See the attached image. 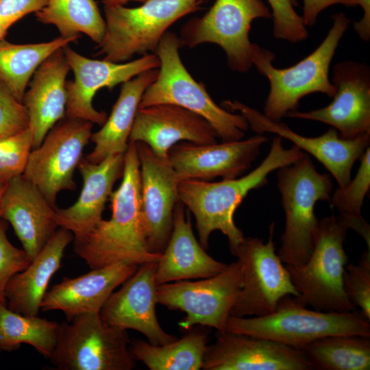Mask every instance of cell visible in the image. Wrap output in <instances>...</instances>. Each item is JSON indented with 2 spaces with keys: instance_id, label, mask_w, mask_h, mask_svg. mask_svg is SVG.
Instances as JSON below:
<instances>
[{
  "instance_id": "6da1fadb",
  "label": "cell",
  "mask_w": 370,
  "mask_h": 370,
  "mask_svg": "<svg viewBox=\"0 0 370 370\" xmlns=\"http://www.w3.org/2000/svg\"><path fill=\"white\" fill-rule=\"evenodd\" d=\"M111 217L103 219L86 236L73 238L74 252L91 269L119 262H157L161 254L147 246L141 216L140 165L137 144L129 141L120 186L112 191Z\"/></svg>"
},
{
  "instance_id": "f35d334b",
  "label": "cell",
  "mask_w": 370,
  "mask_h": 370,
  "mask_svg": "<svg viewBox=\"0 0 370 370\" xmlns=\"http://www.w3.org/2000/svg\"><path fill=\"white\" fill-rule=\"evenodd\" d=\"M29 127L27 112L0 82V138L17 134Z\"/></svg>"
},
{
  "instance_id": "1f68e13d",
  "label": "cell",
  "mask_w": 370,
  "mask_h": 370,
  "mask_svg": "<svg viewBox=\"0 0 370 370\" xmlns=\"http://www.w3.org/2000/svg\"><path fill=\"white\" fill-rule=\"evenodd\" d=\"M321 370L370 369V339L356 335H335L317 339L301 349Z\"/></svg>"
},
{
  "instance_id": "ac0fdd59",
  "label": "cell",
  "mask_w": 370,
  "mask_h": 370,
  "mask_svg": "<svg viewBox=\"0 0 370 370\" xmlns=\"http://www.w3.org/2000/svg\"><path fill=\"white\" fill-rule=\"evenodd\" d=\"M267 141L262 134L246 140L198 145L180 142L169 150L168 159L178 180H232L245 173Z\"/></svg>"
},
{
  "instance_id": "d590c367",
  "label": "cell",
  "mask_w": 370,
  "mask_h": 370,
  "mask_svg": "<svg viewBox=\"0 0 370 370\" xmlns=\"http://www.w3.org/2000/svg\"><path fill=\"white\" fill-rule=\"evenodd\" d=\"M343 287L351 303L370 321V250L362 254L358 264H346Z\"/></svg>"
},
{
  "instance_id": "83f0119b",
  "label": "cell",
  "mask_w": 370,
  "mask_h": 370,
  "mask_svg": "<svg viewBox=\"0 0 370 370\" xmlns=\"http://www.w3.org/2000/svg\"><path fill=\"white\" fill-rule=\"evenodd\" d=\"M158 73V69H151L121 84L110 116L102 127L91 134L95 146L85 158L88 161L99 163L110 156L125 153L143 95Z\"/></svg>"
},
{
  "instance_id": "9c48e42d",
  "label": "cell",
  "mask_w": 370,
  "mask_h": 370,
  "mask_svg": "<svg viewBox=\"0 0 370 370\" xmlns=\"http://www.w3.org/2000/svg\"><path fill=\"white\" fill-rule=\"evenodd\" d=\"M126 330L87 313L60 323L49 358L60 370H131L136 365Z\"/></svg>"
},
{
  "instance_id": "44dd1931",
  "label": "cell",
  "mask_w": 370,
  "mask_h": 370,
  "mask_svg": "<svg viewBox=\"0 0 370 370\" xmlns=\"http://www.w3.org/2000/svg\"><path fill=\"white\" fill-rule=\"evenodd\" d=\"M217 137L201 116L175 105L157 104L138 108L129 141L143 143L157 156L168 159L170 149L178 143L208 145L217 143Z\"/></svg>"
},
{
  "instance_id": "7bdbcfd3",
  "label": "cell",
  "mask_w": 370,
  "mask_h": 370,
  "mask_svg": "<svg viewBox=\"0 0 370 370\" xmlns=\"http://www.w3.org/2000/svg\"><path fill=\"white\" fill-rule=\"evenodd\" d=\"M104 5H124L130 1H138L145 2L147 0H101Z\"/></svg>"
},
{
  "instance_id": "8d00e7d4",
  "label": "cell",
  "mask_w": 370,
  "mask_h": 370,
  "mask_svg": "<svg viewBox=\"0 0 370 370\" xmlns=\"http://www.w3.org/2000/svg\"><path fill=\"white\" fill-rule=\"evenodd\" d=\"M271 8L273 36L275 38L297 43L305 40L308 32L302 16L295 10L296 0H267Z\"/></svg>"
},
{
  "instance_id": "2e32d148",
  "label": "cell",
  "mask_w": 370,
  "mask_h": 370,
  "mask_svg": "<svg viewBox=\"0 0 370 370\" xmlns=\"http://www.w3.org/2000/svg\"><path fill=\"white\" fill-rule=\"evenodd\" d=\"M331 82L335 92L329 105L308 112L295 110L286 116L328 124L344 139L370 133L369 66L351 60L338 62L334 66Z\"/></svg>"
},
{
  "instance_id": "4fadbf2b",
  "label": "cell",
  "mask_w": 370,
  "mask_h": 370,
  "mask_svg": "<svg viewBox=\"0 0 370 370\" xmlns=\"http://www.w3.org/2000/svg\"><path fill=\"white\" fill-rule=\"evenodd\" d=\"M93 123L69 119L60 121L42 143L30 152L23 175L53 206L62 190H74L75 169L90 139Z\"/></svg>"
},
{
  "instance_id": "277c9868",
  "label": "cell",
  "mask_w": 370,
  "mask_h": 370,
  "mask_svg": "<svg viewBox=\"0 0 370 370\" xmlns=\"http://www.w3.org/2000/svg\"><path fill=\"white\" fill-rule=\"evenodd\" d=\"M292 295L283 297L270 314L254 317L230 316L226 331L276 341L301 349L323 337H370V321L360 310H311Z\"/></svg>"
},
{
  "instance_id": "7402d4cb",
  "label": "cell",
  "mask_w": 370,
  "mask_h": 370,
  "mask_svg": "<svg viewBox=\"0 0 370 370\" xmlns=\"http://www.w3.org/2000/svg\"><path fill=\"white\" fill-rule=\"evenodd\" d=\"M56 206L23 175L11 180L1 200V219L9 223L31 261L58 229Z\"/></svg>"
},
{
  "instance_id": "ab89813d",
  "label": "cell",
  "mask_w": 370,
  "mask_h": 370,
  "mask_svg": "<svg viewBox=\"0 0 370 370\" xmlns=\"http://www.w3.org/2000/svg\"><path fill=\"white\" fill-rule=\"evenodd\" d=\"M47 0H1L0 34L4 36L8 29L25 16L36 13Z\"/></svg>"
},
{
  "instance_id": "3957f363",
  "label": "cell",
  "mask_w": 370,
  "mask_h": 370,
  "mask_svg": "<svg viewBox=\"0 0 370 370\" xmlns=\"http://www.w3.org/2000/svg\"><path fill=\"white\" fill-rule=\"evenodd\" d=\"M333 24L321 43L310 54L295 64L284 69L275 67V55L255 44L253 65L269 82L270 90L264 114L280 121L289 112L297 110L299 100L314 92L332 97L335 87L329 78L330 66L350 19L343 13L332 16Z\"/></svg>"
},
{
  "instance_id": "ee69618b",
  "label": "cell",
  "mask_w": 370,
  "mask_h": 370,
  "mask_svg": "<svg viewBox=\"0 0 370 370\" xmlns=\"http://www.w3.org/2000/svg\"><path fill=\"white\" fill-rule=\"evenodd\" d=\"M8 182H5L3 181H2L1 180H0V204H1V198L3 197V195L5 192V190L7 187V185H8ZM0 219H1V215H0Z\"/></svg>"
},
{
  "instance_id": "4316f807",
  "label": "cell",
  "mask_w": 370,
  "mask_h": 370,
  "mask_svg": "<svg viewBox=\"0 0 370 370\" xmlns=\"http://www.w3.org/2000/svg\"><path fill=\"white\" fill-rule=\"evenodd\" d=\"M73 240L71 232L58 227L29 264L10 280L5 298L10 310L26 316L38 315L49 283Z\"/></svg>"
},
{
  "instance_id": "ffe728a7",
  "label": "cell",
  "mask_w": 370,
  "mask_h": 370,
  "mask_svg": "<svg viewBox=\"0 0 370 370\" xmlns=\"http://www.w3.org/2000/svg\"><path fill=\"white\" fill-rule=\"evenodd\" d=\"M157 262L140 264L136 272L113 292L99 314L110 325L142 333L148 342L158 345L171 343L176 336L166 332L156 314V269Z\"/></svg>"
},
{
  "instance_id": "9a60e30c",
  "label": "cell",
  "mask_w": 370,
  "mask_h": 370,
  "mask_svg": "<svg viewBox=\"0 0 370 370\" xmlns=\"http://www.w3.org/2000/svg\"><path fill=\"white\" fill-rule=\"evenodd\" d=\"M221 106L227 111L241 114L256 134H274L312 155L330 171L339 187L345 186L351 180L355 162L360 158L370 143V133L344 139L339 136L336 130L331 128L321 136L308 137L294 132L286 123L273 121L238 101L225 100Z\"/></svg>"
},
{
  "instance_id": "e575fe53",
  "label": "cell",
  "mask_w": 370,
  "mask_h": 370,
  "mask_svg": "<svg viewBox=\"0 0 370 370\" xmlns=\"http://www.w3.org/2000/svg\"><path fill=\"white\" fill-rule=\"evenodd\" d=\"M33 148L29 128L0 138V180L9 182L23 174Z\"/></svg>"
},
{
  "instance_id": "30bf717a",
  "label": "cell",
  "mask_w": 370,
  "mask_h": 370,
  "mask_svg": "<svg viewBox=\"0 0 370 370\" xmlns=\"http://www.w3.org/2000/svg\"><path fill=\"white\" fill-rule=\"evenodd\" d=\"M261 18H272L262 0H216L201 17L186 22L178 37L182 47L219 45L226 54L230 68L245 73L254 66L255 43L249 38L251 23Z\"/></svg>"
},
{
  "instance_id": "7c38bea8",
  "label": "cell",
  "mask_w": 370,
  "mask_h": 370,
  "mask_svg": "<svg viewBox=\"0 0 370 370\" xmlns=\"http://www.w3.org/2000/svg\"><path fill=\"white\" fill-rule=\"evenodd\" d=\"M275 223L269 227L268 241L245 238L233 253L243 270V286L230 316L259 317L274 311L286 295L297 297L290 273L275 252Z\"/></svg>"
},
{
  "instance_id": "b9f144b4",
  "label": "cell",
  "mask_w": 370,
  "mask_h": 370,
  "mask_svg": "<svg viewBox=\"0 0 370 370\" xmlns=\"http://www.w3.org/2000/svg\"><path fill=\"white\" fill-rule=\"evenodd\" d=\"M363 10L362 18L354 23V29L364 41L370 39V0H356Z\"/></svg>"
},
{
  "instance_id": "cb8c5ba5",
  "label": "cell",
  "mask_w": 370,
  "mask_h": 370,
  "mask_svg": "<svg viewBox=\"0 0 370 370\" xmlns=\"http://www.w3.org/2000/svg\"><path fill=\"white\" fill-rule=\"evenodd\" d=\"M124 153L110 156L99 163L82 158L77 168L83 186L77 200L66 208L56 209V221L59 227L69 230L73 238L91 232L102 219L105 204L110 198L117 180L122 177Z\"/></svg>"
},
{
  "instance_id": "8992f818",
  "label": "cell",
  "mask_w": 370,
  "mask_h": 370,
  "mask_svg": "<svg viewBox=\"0 0 370 370\" xmlns=\"http://www.w3.org/2000/svg\"><path fill=\"white\" fill-rule=\"evenodd\" d=\"M277 177L285 214L277 254L286 265H300L314 247L319 223L314 206L318 201H330L333 183L329 175L317 171L306 153L296 162L278 169Z\"/></svg>"
},
{
  "instance_id": "ba28073f",
  "label": "cell",
  "mask_w": 370,
  "mask_h": 370,
  "mask_svg": "<svg viewBox=\"0 0 370 370\" xmlns=\"http://www.w3.org/2000/svg\"><path fill=\"white\" fill-rule=\"evenodd\" d=\"M349 229L334 215L319 221L314 247L308 260L300 265H286L301 303L325 312H349L356 308L343 287L347 256L343 243Z\"/></svg>"
},
{
  "instance_id": "d6a6232c",
  "label": "cell",
  "mask_w": 370,
  "mask_h": 370,
  "mask_svg": "<svg viewBox=\"0 0 370 370\" xmlns=\"http://www.w3.org/2000/svg\"><path fill=\"white\" fill-rule=\"evenodd\" d=\"M60 323L36 316H26L0 302V348L11 352L22 343L32 346L49 358L55 348Z\"/></svg>"
},
{
  "instance_id": "5bb4252c",
  "label": "cell",
  "mask_w": 370,
  "mask_h": 370,
  "mask_svg": "<svg viewBox=\"0 0 370 370\" xmlns=\"http://www.w3.org/2000/svg\"><path fill=\"white\" fill-rule=\"evenodd\" d=\"M63 52L73 73V79L66 82V116L103 125L107 114L97 110L93 97L98 90L107 88L112 90L139 74L158 69L160 60L155 53H148L141 58L125 62H113L95 60L84 56L68 46Z\"/></svg>"
},
{
  "instance_id": "603a6c76",
  "label": "cell",
  "mask_w": 370,
  "mask_h": 370,
  "mask_svg": "<svg viewBox=\"0 0 370 370\" xmlns=\"http://www.w3.org/2000/svg\"><path fill=\"white\" fill-rule=\"evenodd\" d=\"M138 266L119 262L76 278H64L46 292L40 309L60 310L67 321L84 314L99 313L114 289L130 278Z\"/></svg>"
},
{
  "instance_id": "d6986e66",
  "label": "cell",
  "mask_w": 370,
  "mask_h": 370,
  "mask_svg": "<svg viewBox=\"0 0 370 370\" xmlns=\"http://www.w3.org/2000/svg\"><path fill=\"white\" fill-rule=\"evenodd\" d=\"M205 370H310L304 352L271 340L217 332L204 357Z\"/></svg>"
},
{
  "instance_id": "60d3db41",
  "label": "cell",
  "mask_w": 370,
  "mask_h": 370,
  "mask_svg": "<svg viewBox=\"0 0 370 370\" xmlns=\"http://www.w3.org/2000/svg\"><path fill=\"white\" fill-rule=\"evenodd\" d=\"M302 18L306 26L314 25L319 14L327 8L341 4L347 7L357 5L356 0H303Z\"/></svg>"
},
{
  "instance_id": "4dcf8cb0",
  "label": "cell",
  "mask_w": 370,
  "mask_h": 370,
  "mask_svg": "<svg viewBox=\"0 0 370 370\" xmlns=\"http://www.w3.org/2000/svg\"><path fill=\"white\" fill-rule=\"evenodd\" d=\"M36 16L40 23L55 26L64 38L84 34L98 45L105 34V19L95 0H47Z\"/></svg>"
},
{
  "instance_id": "836d02e7",
  "label": "cell",
  "mask_w": 370,
  "mask_h": 370,
  "mask_svg": "<svg viewBox=\"0 0 370 370\" xmlns=\"http://www.w3.org/2000/svg\"><path fill=\"white\" fill-rule=\"evenodd\" d=\"M360 164L353 180L336 189L330 203L338 212V217L365 241L370 250V225L362 215L365 197L370 188V148L360 158Z\"/></svg>"
},
{
  "instance_id": "e0dca14e",
  "label": "cell",
  "mask_w": 370,
  "mask_h": 370,
  "mask_svg": "<svg viewBox=\"0 0 370 370\" xmlns=\"http://www.w3.org/2000/svg\"><path fill=\"white\" fill-rule=\"evenodd\" d=\"M140 165L141 216L149 250L161 254L170 238L179 201L176 173L143 143H136Z\"/></svg>"
},
{
  "instance_id": "74e56055",
  "label": "cell",
  "mask_w": 370,
  "mask_h": 370,
  "mask_svg": "<svg viewBox=\"0 0 370 370\" xmlns=\"http://www.w3.org/2000/svg\"><path fill=\"white\" fill-rule=\"evenodd\" d=\"M8 222L0 219V302L5 304H7L5 288L8 282L31 262L25 251L13 245L8 238Z\"/></svg>"
},
{
  "instance_id": "52a82bcc",
  "label": "cell",
  "mask_w": 370,
  "mask_h": 370,
  "mask_svg": "<svg viewBox=\"0 0 370 370\" xmlns=\"http://www.w3.org/2000/svg\"><path fill=\"white\" fill-rule=\"evenodd\" d=\"M205 0H147L135 8L104 6L106 30L98 54L113 62L155 51L168 29L201 8Z\"/></svg>"
},
{
  "instance_id": "bcb514c9",
  "label": "cell",
  "mask_w": 370,
  "mask_h": 370,
  "mask_svg": "<svg viewBox=\"0 0 370 370\" xmlns=\"http://www.w3.org/2000/svg\"><path fill=\"white\" fill-rule=\"evenodd\" d=\"M1 1V0H0Z\"/></svg>"
},
{
  "instance_id": "d4e9b609",
  "label": "cell",
  "mask_w": 370,
  "mask_h": 370,
  "mask_svg": "<svg viewBox=\"0 0 370 370\" xmlns=\"http://www.w3.org/2000/svg\"><path fill=\"white\" fill-rule=\"evenodd\" d=\"M227 266L206 252L195 236L185 206L179 201L174 209L170 238L156 262L157 285L212 277Z\"/></svg>"
},
{
  "instance_id": "f6af8a7d",
  "label": "cell",
  "mask_w": 370,
  "mask_h": 370,
  "mask_svg": "<svg viewBox=\"0 0 370 370\" xmlns=\"http://www.w3.org/2000/svg\"><path fill=\"white\" fill-rule=\"evenodd\" d=\"M1 351V348H0V352Z\"/></svg>"
},
{
  "instance_id": "f546056e",
  "label": "cell",
  "mask_w": 370,
  "mask_h": 370,
  "mask_svg": "<svg viewBox=\"0 0 370 370\" xmlns=\"http://www.w3.org/2000/svg\"><path fill=\"white\" fill-rule=\"evenodd\" d=\"M208 341L206 333L195 331L162 345L136 340L130 349L151 370H198L203 367Z\"/></svg>"
},
{
  "instance_id": "f1b7e54d",
  "label": "cell",
  "mask_w": 370,
  "mask_h": 370,
  "mask_svg": "<svg viewBox=\"0 0 370 370\" xmlns=\"http://www.w3.org/2000/svg\"><path fill=\"white\" fill-rule=\"evenodd\" d=\"M77 38L59 36L48 42L31 44L0 40V82L23 102L29 81L40 64Z\"/></svg>"
},
{
  "instance_id": "484cf974",
  "label": "cell",
  "mask_w": 370,
  "mask_h": 370,
  "mask_svg": "<svg viewBox=\"0 0 370 370\" xmlns=\"http://www.w3.org/2000/svg\"><path fill=\"white\" fill-rule=\"evenodd\" d=\"M69 70L63 49H59L38 68L24 95L23 103L27 112L33 149L42 143L66 114V78Z\"/></svg>"
},
{
  "instance_id": "5b68a950",
  "label": "cell",
  "mask_w": 370,
  "mask_h": 370,
  "mask_svg": "<svg viewBox=\"0 0 370 370\" xmlns=\"http://www.w3.org/2000/svg\"><path fill=\"white\" fill-rule=\"evenodd\" d=\"M176 34L167 31L155 54L160 60L156 79L144 92L139 108L157 104L175 105L206 119L223 141L241 140L249 129L246 119L218 106L201 82H197L184 65Z\"/></svg>"
},
{
  "instance_id": "7a4b0ae2",
  "label": "cell",
  "mask_w": 370,
  "mask_h": 370,
  "mask_svg": "<svg viewBox=\"0 0 370 370\" xmlns=\"http://www.w3.org/2000/svg\"><path fill=\"white\" fill-rule=\"evenodd\" d=\"M304 152L295 145L285 149L282 138L276 136L264 160L248 174L232 180L210 182L178 180L179 201L193 214L199 243L208 248L212 232L220 231L227 236L233 254L245 236L235 224L234 214L247 194L264 186L272 171L298 161Z\"/></svg>"
},
{
  "instance_id": "8fae6325",
  "label": "cell",
  "mask_w": 370,
  "mask_h": 370,
  "mask_svg": "<svg viewBox=\"0 0 370 370\" xmlns=\"http://www.w3.org/2000/svg\"><path fill=\"white\" fill-rule=\"evenodd\" d=\"M237 260L221 273L198 281L181 280L157 286V303L186 316L178 323L184 330L196 325L226 332L227 322L243 286Z\"/></svg>"
}]
</instances>
